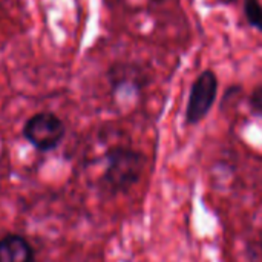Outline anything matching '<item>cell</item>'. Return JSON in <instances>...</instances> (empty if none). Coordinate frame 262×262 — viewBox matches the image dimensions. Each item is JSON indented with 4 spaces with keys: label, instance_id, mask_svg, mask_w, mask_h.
<instances>
[{
    "label": "cell",
    "instance_id": "3957f363",
    "mask_svg": "<svg viewBox=\"0 0 262 262\" xmlns=\"http://www.w3.org/2000/svg\"><path fill=\"white\" fill-rule=\"evenodd\" d=\"M218 77L215 71L204 69L192 83L186 107V123L198 124L210 112L218 95Z\"/></svg>",
    "mask_w": 262,
    "mask_h": 262
},
{
    "label": "cell",
    "instance_id": "7a4b0ae2",
    "mask_svg": "<svg viewBox=\"0 0 262 262\" xmlns=\"http://www.w3.org/2000/svg\"><path fill=\"white\" fill-rule=\"evenodd\" d=\"M66 135L64 123L52 112L34 114L23 126L25 140L40 152L55 149Z\"/></svg>",
    "mask_w": 262,
    "mask_h": 262
},
{
    "label": "cell",
    "instance_id": "6da1fadb",
    "mask_svg": "<svg viewBox=\"0 0 262 262\" xmlns=\"http://www.w3.org/2000/svg\"><path fill=\"white\" fill-rule=\"evenodd\" d=\"M143 163L144 157L140 152L124 147L112 149L107 154V167L103 177L106 186L114 192L127 190L138 181Z\"/></svg>",
    "mask_w": 262,
    "mask_h": 262
},
{
    "label": "cell",
    "instance_id": "277c9868",
    "mask_svg": "<svg viewBox=\"0 0 262 262\" xmlns=\"http://www.w3.org/2000/svg\"><path fill=\"white\" fill-rule=\"evenodd\" d=\"M0 262H34V249L21 235L0 238Z\"/></svg>",
    "mask_w": 262,
    "mask_h": 262
},
{
    "label": "cell",
    "instance_id": "8992f818",
    "mask_svg": "<svg viewBox=\"0 0 262 262\" xmlns=\"http://www.w3.org/2000/svg\"><path fill=\"white\" fill-rule=\"evenodd\" d=\"M249 103H250L252 112L256 114V115H259V117H262V84L253 89V92L250 94Z\"/></svg>",
    "mask_w": 262,
    "mask_h": 262
},
{
    "label": "cell",
    "instance_id": "5b68a950",
    "mask_svg": "<svg viewBox=\"0 0 262 262\" xmlns=\"http://www.w3.org/2000/svg\"><path fill=\"white\" fill-rule=\"evenodd\" d=\"M244 15L253 29L258 32H262V3L259 0H244Z\"/></svg>",
    "mask_w": 262,
    "mask_h": 262
}]
</instances>
